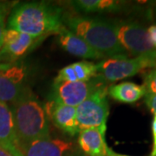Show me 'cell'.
Instances as JSON below:
<instances>
[{
	"label": "cell",
	"mask_w": 156,
	"mask_h": 156,
	"mask_svg": "<svg viewBox=\"0 0 156 156\" xmlns=\"http://www.w3.org/2000/svg\"><path fill=\"white\" fill-rule=\"evenodd\" d=\"M61 8L46 2L16 4L8 18L7 28L35 37L56 33L63 24Z\"/></svg>",
	"instance_id": "cell-1"
},
{
	"label": "cell",
	"mask_w": 156,
	"mask_h": 156,
	"mask_svg": "<svg viewBox=\"0 0 156 156\" xmlns=\"http://www.w3.org/2000/svg\"><path fill=\"white\" fill-rule=\"evenodd\" d=\"M62 23L106 58L128 56L118 41L113 22L95 17L63 15Z\"/></svg>",
	"instance_id": "cell-2"
},
{
	"label": "cell",
	"mask_w": 156,
	"mask_h": 156,
	"mask_svg": "<svg viewBox=\"0 0 156 156\" xmlns=\"http://www.w3.org/2000/svg\"><path fill=\"white\" fill-rule=\"evenodd\" d=\"M17 143L50 138V127L44 108L28 89L12 103Z\"/></svg>",
	"instance_id": "cell-3"
},
{
	"label": "cell",
	"mask_w": 156,
	"mask_h": 156,
	"mask_svg": "<svg viewBox=\"0 0 156 156\" xmlns=\"http://www.w3.org/2000/svg\"><path fill=\"white\" fill-rule=\"evenodd\" d=\"M156 69V54L129 58L121 56L103 59L96 64L97 77L108 82H116L134 76L145 69Z\"/></svg>",
	"instance_id": "cell-4"
},
{
	"label": "cell",
	"mask_w": 156,
	"mask_h": 156,
	"mask_svg": "<svg viewBox=\"0 0 156 156\" xmlns=\"http://www.w3.org/2000/svg\"><path fill=\"white\" fill-rule=\"evenodd\" d=\"M107 94L108 89L102 84L76 108L79 130L107 126L109 115Z\"/></svg>",
	"instance_id": "cell-5"
},
{
	"label": "cell",
	"mask_w": 156,
	"mask_h": 156,
	"mask_svg": "<svg viewBox=\"0 0 156 156\" xmlns=\"http://www.w3.org/2000/svg\"><path fill=\"white\" fill-rule=\"evenodd\" d=\"M113 23L118 41L126 52L135 57L155 55L156 49L151 44L147 29L142 24L129 20Z\"/></svg>",
	"instance_id": "cell-6"
},
{
	"label": "cell",
	"mask_w": 156,
	"mask_h": 156,
	"mask_svg": "<svg viewBox=\"0 0 156 156\" xmlns=\"http://www.w3.org/2000/svg\"><path fill=\"white\" fill-rule=\"evenodd\" d=\"M45 37H35L15 30L6 28L0 49V62H16L38 45Z\"/></svg>",
	"instance_id": "cell-7"
},
{
	"label": "cell",
	"mask_w": 156,
	"mask_h": 156,
	"mask_svg": "<svg viewBox=\"0 0 156 156\" xmlns=\"http://www.w3.org/2000/svg\"><path fill=\"white\" fill-rule=\"evenodd\" d=\"M28 89L23 67L16 62L0 63V102L13 103Z\"/></svg>",
	"instance_id": "cell-8"
},
{
	"label": "cell",
	"mask_w": 156,
	"mask_h": 156,
	"mask_svg": "<svg viewBox=\"0 0 156 156\" xmlns=\"http://www.w3.org/2000/svg\"><path fill=\"white\" fill-rule=\"evenodd\" d=\"M101 85L97 81L55 83L51 100L76 108Z\"/></svg>",
	"instance_id": "cell-9"
},
{
	"label": "cell",
	"mask_w": 156,
	"mask_h": 156,
	"mask_svg": "<svg viewBox=\"0 0 156 156\" xmlns=\"http://www.w3.org/2000/svg\"><path fill=\"white\" fill-rule=\"evenodd\" d=\"M73 143L61 139H39L16 143L20 156H66L73 150Z\"/></svg>",
	"instance_id": "cell-10"
},
{
	"label": "cell",
	"mask_w": 156,
	"mask_h": 156,
	"mask_svg": "<svg viewBox=\"0 0 156 156\" xmlns=\"http://www.w3.org/2000/svg\"><path fill=\"white\" fill-rule=\"evenodd\" d=\"M56 34L58 36V42L62 48L73 56L92 60H103L106 58L101 53L86 43L83 39L73 33L64 24L57 30Z\"/></svg>",
	"instance_id": "cell-11"
},
{
	"label": "cell",
	"mask_w": 156,
	"mask_h": 156,
	"mask_svg": "<svg viewBox=\"0 0 156 156\" xmlns=\"http://www.w3.org/2000/svg\"><path fill=\"white\" fill-rule=\"evenodd\" d=\"M44 110L56 128L71 136L79 134L76 108L51 100L46 104Z\"/></svg>",
	"instance_id": "cell-12"
},
{
	"label": "cell",
	"mask_w": 156,
	"mask_h": 156,
	"mask_svg": "<svg viewBox=\"0 0 156 156\" xmlns=\"http://www.w3.org/2000/svg\"><path fill=\"white\" fill-rule=\"evenodd\" d=\"M107 126L80 130L78 144L87 156H107Z\"/></svg>",
	"instance_id": "cell-13"
},
{
	"label": "cell",
	"mask_w": 156,
	"mask_h": 156,
	"mask_svg": "<svg viewBox=\"0 0 156 156\" xmlns=\"http://www.w3.org/2000/svg\"><path fill=\"white\" fill-rule=\"evenodd\" d=\"M17 137L12 112L6 103L0 102V147L13 156H20L16 149Z\"/></svg>",
	"instance_id": "cell-14"
},
{
	"label": "cell",
	"mask_w": 156,
	"mask_h": 156,
	"mask_svg": "<svg viewBox=\"0 0 156 156\" xmlns=\"http://www.w3.org/2000/svg\"><path fill=\"white\" fill-rule=\"evenodd\" d=\"M97 76L96 64L83 60L62 68L55 78V83L61 82H89Z\"/></svg>",
	"instance_id": "cell-15"
},
{
	"label": "cell",
	"mask_w": 156,
	"mask_h": 156,
	"mask_svg": "<svg viewBox=\"0 0 156 156\" xmlns=\"http://www.w3.org/2000/svg\"><path fill=\"white\" fill-rule=\"evenodd\" d=\"M70 5L76 11L90 13H108L121 11L126 5V2L116 0H76Z\"/></svg>",
	"instance_id": "cell-16"
},
{
	"label": "cell",
	"mask_w": 156,
	"mask_h": 156,
	"mask_svg": "<svg viewBox=\"0 0 156 156\" xmlns=\"http://www.w3.org/2000/svg\"><path fill=\"white\" fill-rule=\"evenodd\" d=\"M108 95L114 100L122 103H134L146 95V89L143 85L123 82L119 84L112 85L108 89Z\"/></svg>",
	"instance_id": "cell-17"
},
{
	"label": "cell",
	"mask_w": 156,
	"mask_h": 156,
	"mask_svg": "<svg viewBox=\"0 0 156 156\" xmlns=\"http://www.w3.org/2000/svg\"><path fill=\"white\" fill-rule=\"evenodd\" d=\"M16 5L14 2L0 1V49L3 43L4 33L6 30V18L11 12L13 6Z\"/></svg>",
	"instance_id": "cell-18"
},
{
	"label": "cell",
	"mask_w": 156,
	"mask_h": 156,
	"mask_svg": "<svg viewBox=\"0 0 156 156\" xmlns=\"http://www.w3.org/2000/svg\"><path fill=\"white\" fill-rule=\"evenodd\" d=\"M144 88L146 94L156 95V69H150L144 75Z\"/></svg>",
	"instance_id": "cell-19"
},
{
	"label": "cell",
	"mask_w": 156,
	"mask_h": 156,
	"mask_svg": "<svg viewBox=\"0 0 156 156\" xmlns=\"http://www.w3.org/2000/svg\"><path fill=\"white\" fill-rule=\"evenodd\" d=\"M145 102L152 113L156 114V95L147 93L145 95Z\"/></svg>",
	"instance_id": "cell-20"
},
{
	"label": "cell",
	"mask_w": 156,
	"mask_h": 156,
	"mask_svg": "<svg viewBox=\"0 0 156 156\" xmlns=\"http://www.w3.org/2000/svg\"><path fill=\"white\" fill-rule=\"evenodd\" d=\"M154 119L152 122V132H153V149L150 156H156V114H154Z\"/></svg>",
	"instance_id": "cell-21"
},
{
	"label": "cell",
	"mask_w": 156,
	"mask_h": 156,
	"mask_svg": "<svg viewBox=\"0 0 156 156\" xmlns=\"http://www.w3.org/2000/svg\"><path fill=\"white\" fill-rule=\"evenodd\" d=\"M147 35L150 40L151 44L156 49V24H152L147 29Z\"/></svg>",
	"instance_id": "cell-22"
},
{
	"label": "cell",
	"mask_w": 156,
	"mask_h": 156,
	"mask_svg": "<svg viewBox=\"0 0 156 156\" xmlns=\"http://www.w3.org/2000/svg\"><path fill=\"white\" fill-rule=\"evenodd\" d=\"M107 156H129V155H125V154H118V153H115V151L112 150L110 147H108Z\"/></svg>",
	"instance_id": "cell-23"
},
{
	"label": "cell",
	"mask_w": 156,
	"mask_h": 156,
	"mask_svg": "<svg viewBox=\"0 0 156 156\" xmlns=\"http://www.w3.org/2000/svg\"><path fill=\"white\" fill-rule=\"evenodd\" d=\"M0 156H13L12 154H11L8 151H6L5 149L2 148L0 147Z\"/></svg>",
	"instance_id": "cell-24"
},
{
	"label": "cell",
	"mask_w": 156,
	"mask_h": 156,
	"mask_svg": "<svg viewBox=\"0 0 156 156\" xmlns=\"http://www.w3.org/2000/svg\"><path fill=\"white\" fill-rule=\"evenodd\" d=\"M154 18H155V21H156V7L154 8Z\"/></svg>",
	"instance_id": "cell-25"
}]
</instances>
